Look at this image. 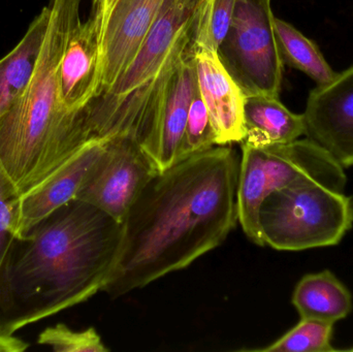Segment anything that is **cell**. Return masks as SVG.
Instances as JSON below:
<instances>
[{
	"instance_id": "6da1fadb",
	"label": "cell",
	"mask_w": 353,
	"mask_h": 352,
	"mask_svg": "<svg viewBox=\"0 0 353 352\" xmlns=\"http://www.w3.org/2000/svg\"><path fill=\"white\" fill-rule=\"evenodd\" d=\"M239 171L238 154L226 145L154 176L124 219L121 249L103 291L121 297L221 245L239 222Z\"/></svg>"
},
{
	"instance_id": "7a4b0ae2",
	"label": "cell",
	"mask_w": 353,
	"mask_h": 352,
	"mask_svg": "<svg viewBox=\"0 0 353 352\" xmlns=\"http://www.w3.org/2000/svg\"><path fill=\"white\" fill-rule=\"evenodd\" d=\"M123 223L74 198L17 238L0 271V330L14 334L103 291Z\"/></svg>"
},
{
	"instance_id": "3957f363",
	"label": "cell",
	"mask_w": 353,
	"mask_h": 352,
	"mask_svg": "<svg viewBox=\"0 0 353 352\" xmlns=\"http://www.w3.org/2000/svg\"><path fill=\"white\" fill-rule=\"evenodd\" d=\"M82 0H50V23L28 87L0 117V165L20 196L30 191L91 141L82 114L58 101V70L81 22Z\"/></svg>"
},
{
	"instance_id": "277c9868",
	"label": "cell",
	"mask_w": 353,
	"mask_h": 352,
	"mask_svg": "<svg viewBox=\"0 0 353 352\" xmlns=\"http://www.w3.org/2000/svg\"><path fill=\"white\" fill-rule=\"evenodd\" d=\"M201 0H165L138 54L115 84L83 110L91 140L111 126L139 132L149 119L159 93V76L194 37Z\"/></svg>"
},
{
	"instance_id": "5b68a950",
	"label": "cell",
	"mask_w": 353,
	"mask_h": 352,
	"mask_svg": "<svg viewBox=\"0 0 353 352\" xmlns=\"http://www.w3.org/2000/svg\"><path fill=\"white\" fill-rule=\"evenodd\" d=\"M352 225V196L313 175L272 192L259 210L265 246L282 251L337 245Z\"/></svg>"
},
{
	"instance_id": "8992f818",
	"label": "cell",
	"mask_w": 353,
	"mask_h": 352,
	"mask_svg": "<svg viewBox=\"0 0 353 352\" xmlns=\"http://www.w3.org/2000/svg\"><path fill=\"white\" fill-rule=\"evenodd\" d=\"M241 144L242 159L236 190L239 222L256 245L265 246L259 210L272 192L307 175L316 176L339 189H345L347 177L344 167L309 138L263 148Z\"/></svg>"
},
{
	"instance_id": "52a82bcc",
	"label": "cell",
	"mask_w": 353,
	"mask_h": 352,
	"mask_svg": "<svg viewBox=\"0 0 353 352\" xmlns=\"http://www.w3.org/2000/svg\"><path fill=\"white\" fill-rule=\"evenodd\" d=\"M274 18L271 0H238L230 29L216 51L246 96L279 97L284 63Z\"/></svg>"
},
{
	"instance_id": "ba28073f",
	"label": "cell",
	"mask_w": 353,
	"mask_h": 352,
	"mask_svg": "<svg viewBox=\"0 0 353 352\" xmlns=\"http://www.w3.org/2000/svg\"><path fill=\"white\" fill-rule=\"evenodd\" d=\"M154 161L134 138H105V147L85 177L76 198L123 223L134 200L159 173Z\"/></svg>"
},
{
	"instance_id": "9c48e42d",
	"label": "cell",
	"mask_w": 353,
	"mask_h": 352,
	"mask_svg": "<svg viewBox=\"0 0 353 352\" xmlns=\"http://www.w3.org/2000/svg\"><path fill=\"white\" fill-rule=\"evenodd\" d=\"M192 43L163 70L150 124L141 143L161 172L176 163L189 109L199 88Z\"/></svg>"
},
{
	"instance_id": "30bf717a",
	"label": "cell",
	"mask_w": 353,
	"mask_h": 352,
	"mask_svg": "<svg viewBox=\"0 0 353 352\" xmlns=\"http://www.w3.org/2000/svg\"><path fill=\"white\" fill-rule=\"evenodd\" d=\"M165 2V0L115 2L99 32V87L97 96L109 90L132 63Z\"/></svg>"
},
{
	"instance_id": "8fae6325",
	"label": "cell",
	"mask_w": 353,
	"mask_h": 352,
	"mask_svg": "<svg viewBox=\"0 0 353 352\" xmlns=\"http://www.w3.org/2000/svg\"><path fill=\"white\" fill-rule=\"evenodd\" d=\"M303 117L307 138L342 167H352L353 66L311 91Z\"/></svg>"
},
{
	"instance_id": "7c38bea8",
	"label": "cell",
	"mask_w": 353,
	"mask_h": 352,
	"mask_svg": "<svg viewBox=\"0 0 353 352\" xmlns=\"http://www.w3.org/2000/svg\"><path fill=\"white\" fill-rule=\"evenodd\" d=\"M192 50L197 86L209 112L216 146L242 143L246 136L244 124L246 95L226 72L215 50L196 45L194 39Z\"/></svg>"
},
{
	"instance_id": "4fadbf2b",
	"label": "cell",
	"mask_w": 353,
	"mask_h": 352,
	"mask_svg": "<svg viewBox=\"0 0 353 352\" xmlns=\"http://www.w3.org/2000/svg\"><path fill=\"white\" fill-rule=\"evenodd\" d=\"M105 138L89 141L37 187L20 196L17 238L26 235L37 223L74 200Z\"/></svg>"
},
{
	"instance_id": "5bb4252c",
	"label": "cell",
	"mask_w": 353,
	"mask_h": 352,
	"mask_svg": "<svg viewBox=\"0 0 353 352\" xmlns=\"http://www.w3.org/2000/svg\"><path fill=\"white\" fill-rule=\"evenodd\" d=\"M99 87V30L92 18L79 22L68 39L58 70V101L64 111L82 114Z\"/></svg>"
},
{
	"instance_id": "9a60e30c",
	"label": "cell",
	"mask_w": 353,
	"mask_h": 352,
	"mask_svg": "<svg viewBox=\"0 0 353 352\" xmlns=\"http://www.w3.org/2000/svg\"><path fill=\"white\" fill-rule=\"evenodd\" d=\"M244 124L243 144L257 148L290 144L305 136L303 114L292 113L279 97L269 95L246 96Z\"/></svg>"
},
{
	"instance_id": "2e32d148",
	"label": "cell",
	"mask_w": 353,
	"mask_h": 352,
	"mask_svg": "<svg viewBox=\"0 0 353 352\" xmlns=\"http://www.w3.org/2000/svg\"><path fill=\"white\" fill-rule=\"evenodd\" d=\"M50 23V6L29 25L16 47L0 59V117L20 99L32 79Z\"/></svg>"
},
{
	"instance_id": "e0dca14e",
	"label": "cell",
	"mask_w": 353,
	"mask_h": 352,
	"mask_svg": "<svg viewBox=\"0 0 353 352\" xmlns=\"http://www.w3.org/2000/svg\"><path fill=\"white\" fill-rule=\"evenodd\" d=\"M292 304L301 318L333 324L347 318L353 308L350 289L327 270L303 277L292 293Z\"/></svg>"
},
{
	"instance_id": "ac0fdd59",
	"label": "cell",
	"mask_w": 353,
	"mask_h": 352,
	"mask_svg": "<svg viewBox=\"0 0 353 352\" xmlns=\"http://www.w3.org/2000/svg\"><path fill=\"white\" fill-rule=\"evenodd\" d=\"M274 30L284 64L304 72L317 86L329 84L337 76V72L327 63L314 41L292 24L275 17Z\"/></svg>"
},
{
	"instance_id": "d6986e66",
	"label": "cell",
	"mask_w": 353,
	"mask_h": 352,
	"mask_svg": "<svg viewBox=\"0 0 353 352\" xmlns=\"http://www.w3.org/2000/svg\"><path fill=\"white\" fill-rule=\"evenodd\" d=\"M334 324L311 318L300 322L279 340L256 351L265 352H332Z\"/></svg>"
},
{
	"instance_id": "ffe728a7",
	"label": "cell",
	"mask_w": 353,
	"mask_h": 352,
	"mask_svg": "<svg viewBox=\"0 0 353 352\" xmlns=\"http://www.w3.org/2000/svg\"><path fill=\"white\" fill-rule=\"evenodd\" d=\"M238 0H201L194 43L217 51L230 29Z\"/></svg>"
},
{
	"instance_id": "44dd1931",
	"label": "cell",
	"mask_w": 353,
	"mask_h": 352,
	"mask_svg": "<svg viewBox=\"0 0 353 352\" xmlns=\"http://www.w3.org/2000/svg\"><path fill=\"white\" fill-rule=\"evenodd\" d=\"M215 146V134L210 120L209 112L197 88L189 109L176 163L205 152Z\"/></svg>"
},
{
	"instance_id": "7402d4cb",
	"label": "cell",
	"mask_w": 353,
	"mask_h": 352,
	"mask_svg": "<svg viewBox=\"0 0 353 352\" xmlns=\"http://www.w3.org/2000/svg\"><path fill=\"white\" fill-rule=\"evenodd\" d=\"M37 343L57 352H107L101 336L93 328L74 331L63 324L46 329L39 334Z\"/></svg>"
},
{
	"instance_id": "603a6c76",
	"label": "cell",
	"mask_w": 353,
	"mask_h": 352,
	"mask_svg": "<svg viewBox=\"0 0 353 352\" xmlns=\"http://www.w3.org/2000/svg\"><path fill=\"white\" fill-rule=\"evenodd\" d=\"M20 194L0 165V271L17 239Z\"/></svg>"
},
{
	"instance_id": "cb8c5ba5",
	"label": "cell",
	"mask_w": 353,
	"mask_h": 352,
	"mask_svg": "<svg viewBox=\"0 0 353 352\" xmlns=\"http://www.w3.org/2000/svg\"><path fill=\"white\" fill-rule=\"evenodd\" d=\"M29 344L14 334L0 330V352H22L28 349Z\"/></svg>"
},
{
	"instance_id": "d4e9b609",
	"label": "cell",
	"mask_w": 353,
	"mask_h": 352,
	"mask_svg": "<svg viewBox=\"0 0 353 352\" xmlns=\"http://www.w3.org/2000/svg\"><path fill=\"white\" fill-rule=\"evenodd\" d=\"M116 1L117 0H92V12L90 18H92L97 24L99 32L103 21L107 18L108 14Z\"/></svg>"
},
{
	"instance_id": "484cf974",
	"label": "cell",
	"mask_w": 353,
	"mask_h": 352,
	"mask_svg": "<svg viewBox=\"0 0 353 352\" xmlns=\"http://www.w3.org/2000/svg\"><path fill=\"white\" fill-rule=\"evenodd\" d=\"M346 351H353V347H352V349H346Z\"/></svg>"
}]
</instances>
